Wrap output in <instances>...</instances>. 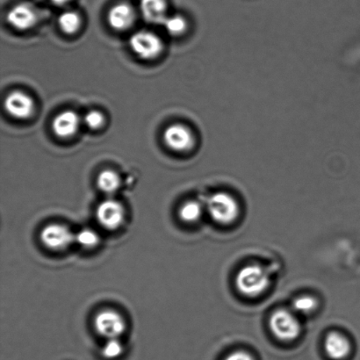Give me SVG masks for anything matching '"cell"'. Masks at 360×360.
<instances>
[{"mask_svg": "<svg viewBox=\"0 0 360 360\" xmlns=\"http://www.w3.org/2000/svg\"><path fill=\"white\" fill-rule=\"evenodd\" d=\"M236 285L243 295L256 297L262 295L269 285V278L266 271L259 266H248L243 268L236 277Z\"/></svg>", "mask_w": 360, "mask_h": 360, "instance_id": "cell-1", "label": "cell"}, {"mask_svg": "<svg viewBox=\"0 0 360 360\" xmlns=\"http://www.w3.org/2000/svg\"><path fill=\"white\" fill-rule=\"evenodd\" d=\"M208 213L218 224L227 225L234 222L239 214L236 200L228 193L214 194L207 201Z\"/></svg>", "mask_w": 360, "mask_h": 360, "instance_id": "cell-2", "label": "cell"}, {"mask_svg": "<svg viewBox=\"0 0 360 360\" xmlns=\"http://www.w3.org/2000/svg\"><path fill=\"white\" fill-rule=\"evenodd\" d=\"M270 328L275 337L282 341L295 340L301 333V324L294 313L278 309L270 319Z\"/></svg>", "mask_w": 360, "mask_h": 360, "instance_id": "cell-3", "label": "cell"}, {"mask_svg": "<svg viewBox=\"0 0 360 360\" xmlns=\"http://www.w3.org/2000/svg\"><path fill=\"white\" fill-rule=\"evenodd\" d=\"M129 46L134 54L143 60L158 58L163 51V42L153 32L142 30L132 34Z\"/></svg>", "mask_w": 360, "mask_h": 360, "instance_id": "cell-4", "label": "cell"}, {"mask_svg": "<svg viewBox=\"0 0 360 360\" xmlns=\"http://www.w3.org/2000/svg\"><path fill=\"white\" fill-rule=\"evenodd\" d=\"M94 328L97 333L107 340L119 338L126 330V321L115 310H103L95 316Z\"/></svg>", "mask_w": 360, "mask_h": 360, "instance_id": "cell-5", "label": "cell"}, {"mask_svg": "<svg viewBox=\"0 0 360 360\" xmlns=\"http://www.w3.org/2000/svg\"><path fill=\"white\" fill-rule=\"evenodd\" d=\"M41 241L46 248L54 252H62L68 249L76 242V235L68 227L63 224H49L42 229Z\"/></svg>", "mask_w": 360, "mask_h": 360, "instance_id": "cell-6", "label": "cell"}, {"mask_svg": "<svg viewBox=\"0 0 360 360\" xmlns=\"http://www.w3.org/2000/svg\"><path fill=\"white\" fill-rule=\"evenodd\" d=\"M98 224L108 231H116L121 228L126 220V211L119 201L108 199L98 205L96 211Z\"/></svg>", "mask_w": 360, "mask_h": 360, "instance_id": "cell-7", "label": "cell"}, {"mask_svg": "<svg viewBox=\"0 0 360 360\" xmlns=\"http://www.w3.org/2000/svg\"><path fill=\"white\" fill-rule=\"evenodd\" d=\"M4 105L11 116L20 120L30 118L34 111L33 98L20 91H14L7 95Z\"/></svg>", "mask_w": 360, "mask_h": 360, "instance_id": "cell-8", "label": "cell"}, {"mask_svg": "<svg viewBox=\"0 0 360 360\" xmlns=\"http://www.w3.org/2000/svg\"><path fill=\"white\" fill-rule=\"evenodd\" d=\"M165 143L171 150L182 153L193 147L194 139L193 133L187 127L182 124H172L164 131Z\"/></svg>", "mask_w": 360, "mask_h": 360, "instance_id": "cell-9", "label": "cell"}, {"mask_svg": "<svg viewBox=\"0 0 360 360\" xmlns=\"http://www.w3.org/2000/svg\"><path fill=\"white\" fill-rule=\"evenodd\" d=\"M7 21L17 30H27L37 21V13L30 4L22 3L14 6L6 15Z\"/></svg>", "mask_w": 360, "mask_h": 360, "instance_id": "cell-10", "label": "cell"}, {"mask_svg": "<svg viewBox=\"0 0 360 360\" xmlns=\"http://www.w3.org/2000/svg\"><path fill=\"white\" fill-rule=\"evenodd\" d=\"M80 118L74 111L60 112L53 120L52 129L59 139H67L73 136L79 129Z\"/></svg>", "mask_w": 360, "mask_h": 360, "instance_id": "cell-11", "label": "cell"}, {"mask_svg": "<svg viewBox=\"0 0 360 360\" xmlns=\"http://www.w3.org/2000/svg\"><path fill=\"white\" fill-rule=\"evenodd\" d=\"M136 13L132 6L127 3L117 4L109 11L108 23L115 30H125L135 21Z\"/></svg>", "mask_w": 360, "mask_h": 360, "instance_id": "cell-12", "label": "cell"}, {"mask_svg": "<svg viewBox=\"0 0 360 360\" xmlns=\"http://www.w3.org/2000/svg\"><path fill=\"white\" fill-rule=\"evenodd\" d=\"M324 349L330 358L335 360L343 359L350 354V342L343 335L331 333L326 337Z\"/></svg>", "mask_w": 360, "mask_h": 360, "instance_id": "cell-13", "label": "cell"}, {"mask_svg": "<svg viewBox=\"0 0 360 360\" xmlns=\"http://www.w3.org/2000/svg\"><path fill=\"white\" fill-rule=\"evenodd\" d=\"M140 6L147 22L163 24L167 19V5L165 0H141Z\"/></svg>", "mask_w": 360, "mask_h": 360, "instance_id": "cell-14", "label": "cell"}, {"mask_svg": "<svg viewBox=\"0 0 360 360\" xmlns=\"http://www.w3.org/2000/svg\"><path fill=\"white\" fill-rule=\"evenodd\" d=\"M97 185L98 188L107 194H114L121 186V178L117 172L112 170H105L98 176Z\"/></svg>", "mask_w": 360, "mask_h": 360, "instance_id": "cell-15", "label": "cell"}, {"mask_svg": "<svg viewBox=\"0 0 360 360\" xmlns=\"http://www.w3.org/2000/svg\"><path fill=\"white\" fill-rule=\"evenodd\" d=\"M203 213V208L201 204L197 201H187L180 207L179 217L180 220L186 224H194L200 220Z\"/></svg>", "mask_w": 360, "mask_h": 360, "instance_id": "cell-16", "label": "cell"}, {"mask_svg": "<svg viewBox=\"0 0 360 360\" xmlns=\"http://www.w3.org/2000/svg\"><path fill=\"white\" fill-rule=\"evenodd\" d=\"M58 25L63 33L67 34H75L79 30L81 19L75 12H65L58 18Z\"/></svg>", "mask_w": 360, "mask_h": 360, "instance_id": "cell-17", "label": "cell"}, {"mask_svg": "<svg viewBox=\"0 0 360 360\" xmlns=\"http://www.w3.org/2000/svg\"><path fill=\"white\" fill-rule=\"evenodd\" d=\"M76 242L84 249H94L101 242L100 236L94 229H84L76 235Z\"/></svg>", "mask_w": 360, "mask_h": 360, "instance_id": "cell-18", "label": "cell"}, {"mask_svg": "<svg viewBox=\"0 0 360 360\" xmlns=\"http://www.w3.org/2000/svg\"><path fill=\"white\" fill-rule=\"evenodd\" d=\"M165 30L169 34L178 37V35L185 33L187 27L185 18L180 15L167 17L163 23Z\"/></svg>", "mask_w": 360, "mask_h": 360, "instance_id": "cell-19", "label": "cell"}, {"mask_svg": "<svg viewBox=\"0 0 360 360\" xmlns=\"http://www.w3.org/2000/svg\"><path fill=\"white\" fill-rule=\"evenodd\" d=\"M123 352H124V347L121 341L118 338H114V340H108L104 345L101 349V355L107 359H115L121 357Z\"/></svg>", "mask_w": 360, "mask_h": 360, "instance_id": "cell-20", "label": "cell"}, {"mask_svg": "<svg viewBox=\"0 0 360 360\" xmlns=\"http://www.w3.org/2000/svg\"><path fill=\"white\" fill-rule=\"evenodd\" d=\"M316 308V300L310 297V296H301V297L295 300L294 303H292L294 311L302 314V315H307V314L312 312Z\"/></svg>", "mask_w": 360, "mask_h": 360, "instance_id": "cell-21", "label": "cell"}, {"mask_svg": "<svg viewBox=\"0 0 360 360\" xmlns=\"http://www.w3.org/2000/svg\"><path fill=\"white\" fill-rule=\"evenodd\" d=\"M84 122L90 129L96 130L104 125L105 116L100 111H90L84 116Z\"/></svg>", "mask_w": 360, "mask_h": 360, "instance_id": "cell-22", "label": "cell"}, {"mask_svg": "<svg viewBox=\"0 0 360 360\" xmlns=\"http://www.w3.org/2000/svg\"><path fill=\"white\" fill-rule=\"evenodd\" d=\"M224 360H254L248 354L245 352H236L229 354Z\"/></svg>", "mask_w": 360, "mask_h": 360, "instance_id": "cell-23", "label": "cell"}, {"mask_svg": "<svg viewBox=\"0 0 360 360\" xmlns=\"http://www.w3.org/2000/svg\"><path fill=\"white\" fill-rule=\"evenodd\" d=\"M51 1L56 6H63L70 2V0H51Z\"/></svg>", "mask_w": 360, "mask_h": 360, "instance_id": "cell-24", "label": "cell"}]
</instances>
